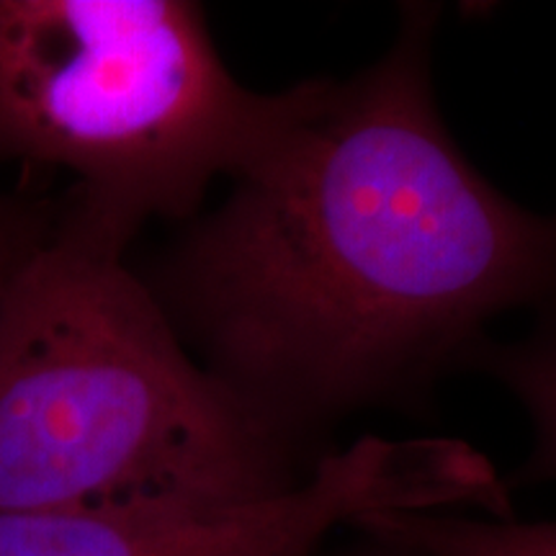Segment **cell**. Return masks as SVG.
<instances>
[{"label": "cell", "mask_w": 556, "mask_h": 556, "mask_svg": "<svg viewBox=\"0 0 556 556\" xmlns=\"http://www.w3.org/2000/svg\"><path fill=\"white\" fill-rule=\"evenodd\" d=\"M464 364H471L510 389L533 422V451L507 482H556V312L544 315L533 336L520 343L475 345Z\"/></svg>", "instance_id": "6"}, {"label": "cell", "mask_w": 556, "mask_h": 556, "mask_svg": "<svg viewBox=\"0 0 556 556\" xmlns=\"http://www.w3.org/2000/svg\"><path fill=\"white\" fill-rule=\"evenodd\" d=\"M356 531L407 556H556V520L523 523L475 513H374Z\"/></svg>", "instance_id": "5"}, {"label": "cell", "mask_w": 556, "mask_h": 556, "mask_svg": "<svg viewBox=\"0 0 556 556\" xmlns=\"http://www.w3.org/2000/svg\"><path fill=\"white\" fill-rule=\"evenodd\" d=\"M413 510L513 516L507 484L469 443L364 435L253 505L0 513V556H319L338 528Z\"/></svg>", "instance_id": "4"}, {"label": "cell", "mask_w": 556, "mask_h": 556, "mask_svg": "<svg viewBox=\"0 0 556 556\" xmlns=\"http://www.w3.org/2000/svg\"><path fill=\"white\" fill-rule=\"evenodd\" d=\"M371 544H374V541H371ZM374 546L381 548V556H407V554L397 552V548H389V546H381V544H374Z\"/></svg>", "instance_id": "8"}, {"label": "cell", "mask_w": 556, "mask_h": 556, "mask_svg": "<svg viewBox=\"0 0 556 556\" xmlns=\"http://www.w3.org/2000/svg\"><path fill=\"white\" fill-rule=\"evenodd\" d=\"M60 201L0 191V304L39 248L50 240Z\"/></svg>", "instance_id": "7"}, {"label": "cell", "mask_w": 556, "mask_h": 556, "mask_svg": "<svg viewBox=\"0 0 556 556\" xmlns=\"http://www.w3.org/2000/svg\"><path fill=\"white\" fill-rule=\"evenodd\" d=\"M281 93L240 86L186 0H0V165L75 178L65 217L129 250L240 170Z\"/></svg>", "instance_id": "3"}, {"label": "cell", "mask_w": 556, "mask_h": 556, "mask_svg": "<svg viewBox=\"0 0 556 556\" xmlns=\"http://www.w3.org/2000/svg\"><path fill=\"white\" fill-rule=\"evenodd\" d=\"M325 456L212 377L127 250L60 204L0 304V513L253 505Z\"/></svg>", "instance_id": "2"}, {"label": "cell", "mask_w": 556, "mask_h": 556, "mask_svg": "<svg viewBox=\"0 0 556 556\" xmlns=\"http://www.w3.org/2000/svg\"><path fill=\"white\" fill-rule=\"evenodd\" d=\"M433 13L351 80L283 90L232 193L137 268L191 356L315 454L332 422L433 381L516 307L556 312V214L458 150Z\"/></svg>", "instance_id": "1"}]
</instances>
